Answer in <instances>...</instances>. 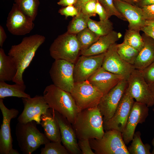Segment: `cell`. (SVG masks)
Returning <instances> with one entry per match:
<instances>
[{"mask_svg": "<svg viewBox=\"0 0 154 154\" xmlns=\"http://www.w3.org/2000/svg\"><path fill=\"white\" fill-rule=\"evenodd\" d=\"M140 31L130 29L126 30L123 42L140 51L143 47L144 42Z\"/></svg>", "mask_w": 154, "mask_h": 154, "instance_id": "1f68e13d", "label": "cell"}, {"mask_svg": "<svg viewBox=\"0 0 154 154\" xmlns=\"http://www.w3.org/2000/svg\"><path fill=\"white\" fill-rule=\"evenodd\" d=\"M78 143L82 154H95L92 150L89 139H79Z\"/></svg>", "mask_w": 154, "mask_h": 154, "instance_id": "8d00e7d4", "label": "cell"}, {"mask_svg": "<svg viewBox=\"0 0 154 154\" xmlns=\"http://www.w3.org/2000/svg\"><path fill=\"white\" fill-rule=\"evenodd\" d=\"M116 43L112 45L105 52L102 66L106 70L123 76L127 81L135 69L133 65L122 59L116 50Z\"/></svg>", "mask_w": 154, "mask_h": 154, "instance_id": "4fadbf2b", "label": "cell"}, {"mask_svg": "<svg viewBox=\"0 0 154 154\" xmlns=\"http://www.w3.org/2000/svg\"><path fill=\"white\" fill-rule=\"evenodd\" d=\"M146 25H149L154 27V20H147L145 21Z\"/></svg>", "mask_w": 154, "mask_h": 154, "instance_id": "7dc6e473", "label": "cell"}, {"mask_svg": "<svg viewBox=\"0 0 154 154\" xmlns=\"http://www.w3.org/2000/svg\"><path fill=\"white\" fill-rule=\"evenodd\" d=\"M90 17L80 12L73 17L67 28V32L76 35L88 27V23Z\"/></svg>", "mask_w": 154, "mask_h": 154, "instance_id": "f546056e", "label": "cell"}, {"mask_svg": "<svg viewBox=\"0 0 154 154\" xmlns=\"http://www.w3.org/2000/svg\"><path fill=\"white\" fill-rule=\"evenodd\" d=\"M34 121L26 123L18 122L15 129V133L18 145L23 154H31L41 145L50 141L44 134L37 128Z\"/></svg>", "mask_w": 154, "mask_h": 154, "instance_id": "277c9868", "label": "cell"}, {"mask_svg": "<svg viewBox=\"0 0 154 154\" xmlns=\"http://www.w3.org/2000/svg\"><path fill=\"white\" fill-rule=\"evenodd\" d=\"M140 70L143 78L148 85L154 83V62Z\"/></svg>", "mask_w": 154, "mask_h": 154, "instance_id": "e575fe53", "label": "cell"}, {"mask_svg": "<svg viewBox=\"0 0 154 154\" xmlns=\"http://www.w3.org/2000/svg\"><path fill=\"white\" fill-rule=\"evenodd\" d=\"M40 150V154H69V152L60 142L50 141Z\"/></svg>", "mask_w": 154, "mask_h": 154, "instance_id": "d6a6232c", "label": "cell"}, {"mask_svg": "<svg viewBox=\"0 0 154 154\" xmlns=\"http://www.w3.org/2000/svg\"><path fill=\"white\" fill-rule=\"evenodd\" d=\"M135 4L142 8L154 5V0H136Z\"/></svg>", "mask_w": 154, "mask_h": 154, "instance_id": "b9f144b4", "label": "cell"}, {"mask_svg": "<svg viewBox=\"0 0 154 154\" xmlns=\"http://www.w3.org/2000/svg\"><path fill=\"white\" fill-rule=\"evenodd\" d=\"M95 154H129L122 133L116 130L105 131L100 139L89 140Z\"/></svg>", "mask_w": 154, "mask_h": 154, "instance_id": "8992f818", "label": "cell"}, {"mask_svg": "<svg viewBox=\"0 0 154 154\" xmlns=\"http://www.w3.org/2000/svg\"><path fill=\"white\" fill-rule=\"evenodd\" d=\"M152 144L153 146V149L152 151L151 154H154V137L153 138L152 141Z\"/></svg>", "mask_w": 154, "mask_h": 154, "instance_id": "681fc988", "label": "cell"}, {"mask_svg": "<svg viewBox=\"0 0 154 154\" xmlns=\"http://www.w3.org/2000/svg\"><path fill=\"white\" fill-rule=\"evenodd\" d=\"M142 9L145 20H154V5L144 7Z\"/></svg>", "mask_w": 154, "mask_h": 154, "instance_id": "f35d334b", "label": "cell"}, {"mask_svg": "<svg viewBox=\"0 0 154 154\" xmlns=\"http://www.w3.org/2000/svg\"><path fill=\"white\" fill-rule=\"evenodd\" d=\"M74 64L63 60H55L49 74L53 84L70 93L74 84Z\"/></svg>", "mask_w": 154, "mask_h": 154, "instance_id": "ba28073f", "label": "cell"}, {"mask_svg": "<svg viewBox=\"0 0 154 154\" xmlns=\"http://www.w3.org/2000/svg\"><path fill=\"white\" fill-rule=\"evenodd\" d=\"M43 96L50 108L58 112L72 124L74 123L78 112L70 93L53 84L46 86Z\"/></svg>", "mask_w": 154, "mask_h": 154, "instance_id": "3957f363", "label": "cell"}, {"mask_svg": "<svg viewBox=\"0 0 154 154\" xmlns=\"http://www.w3.org/2000/svg\"><path fill=\"white\" fill-rule=\"evenodd\" d=\"M134 102V99L125 90L113 116L107 121L103 122L104 130H116L122 133Z\"/></svg>", "mask_w": 154, "mask_h": 154, "instance_id": "5bb4252c", "label": "cell"}, {"mask_svg": "<svg viewBox=\"0 0 154 154\" xmlns=\"http://www.w3.org/2000/svg\"><path fill=\"white\" fill-rule=\"evenodd\" d=\"M123 79V76L110 72L101 66L87 80L104 95Z\"/></svg>", "mask_w": 154, "mask_h": 154, "instance_id": "ffe728a7", "label": "cell"}, {"mask_svg": "<svg viewBox=\"0 0 154 154\" xmlns=\"http://www.w3.org/2000/svg\"><path fill=\"white\" fill-rule=\"evenodd\" d=\"M45 40L44 36L35 34L23 38L20 43L11 46L8 54L12 58L17 68L13 82L19 84H24L23 73L29 66L37 51Z\"/></svg>", "mask_w": 154, "mask_h": 154, "instance_id": "6da1fadb", "label": "cell"}, {"mask_svg": "<svg viewBox=\"0 0 154 154\" xmlns=\"http://www.w3.org/2000/svg\"><path fill=\"white\" fill-rule=\"evenodd\" d=\"M51 112L57 121L60 132L61 141L70 154H82L72 124L66 118L57 111L51 109Z\"/></svg>", "mask_w": 154, "mask_h": 154, "instance_id": "ac0fdd59", "label": "cell"}, {"mask_svg": "<svg viewBox=\"0 0 154 154\" xmlns=\"http://www.w3.org/2000/svg\"><path fill=\"white\" fill-rule=\"evenodd\" d=\"M91 0H77L76 3L74 5L78 10V13L81 12V9L83 5L86 3Z\"/></svg>", "mask_w": 154, "mask_h": 154, "instance_id": "f6af8a7d", "label": "cell"}, {"mask_svg": "<svg viewBox=\"0 0 154 154\" xmlns=\"http://www.w3.org/2000/svg\"><path fill=\"white\" fill-rule=\"evenodd\" d=\"M96 12L98 15L100 20L104 21L109 19L105 9L97 0L96 5Z\"/></svg>", "mask_w": 154, "mask_h": 154, "instance_id": "ab89813d", "label": "cell"}, {"mask_svg": "<svg viewBox=\"0 0 154 154\" xmlns=\"http://www.w3.org/2000/svg\"><path fill=\"white\" fill-rule=\"evenodd\" d=\"M21 11L33 21L37 15L39 0H14Z\"/></svg>", "mask_w": 154, "mask_h": 154, "instance_id": "484cf974", "label": "cell"}, {"mask_svg": "<svg viewBox=\"0 0 154 154\" xmlns=\"http://www.w3.org/2000/svg\"><path fill=\"white\" fill-rule=\"evenodd\" d=\"M70 93L75 103L78 112L97 106L103 95L87 80L75 82Z\"/></svg>", "mask_w": 154, "mask_h": 154, "instance_id": "52a82bcc", "label": "cell"}, {"mask_svg": "<svg viewBox=\"0 0 154 154\" xmlns=\"http://www.w3.org/2000/svg\"><path fill=\"white\" fill-rule=\"evenodd\" d=\"M127 81H121L102 97L97 107L103 117V122L111 118L127 86Z\"/></svg>", "mask_w": 154, "mask_h": 154, "instance_id": "8fae6325", "label": "cell"}, {"mask_svg": "<svg viewBox=\"0 0 154 154\" xmlns=\"http://www.w3.org/2000/svg\"><path fill=\"white\" fill-rule=\"evenodd\" d=\"M141 31L143 32L146 35L151 38L154 40V27L146 25L142 27Z\"/></svg>", "mask_w": 154, "mask_h": 154, "instance_id": "60d3db41", "label": "cell"}, {"mask_svg": "<svg viewBox=\"0 0 154 154\" xmlns=\"http://www.w3.org/2000/svg\"><path fill=\"white\" fill-rule=\"evenodd\" d=\"M26 86L24 84L15 83L9 84L5 81H0V98L8 97L19 98H29L30 95L25 92Z\"/></svg>", "mask_w": 154, "mask_h": 154, "instance_id": "d4e9b609", "label": "cell"}, {"mask_svg": "<svg viewBox=\"0 0 154 154\" xmlns=\"http://www.w3.org/2000/svg\"><path fill=\"white\" fill-rule=\"evenodd\" d=\"M148 85L153 98L154 105V83Z\"/></svg>", "mask_w": 154, "mask_h": 154, "instance_id": "bcb514c9", "label": "cell"}, {"mask_svg": "<svg viewBox=\"0 0 154 154\" xmlns=\"http://www.w3.org/2000/svg\"><path fill=\"white\" fill-rule=\"evenodd\" d=\"M116 50L122 59L133 65L139 52L123 42L120 44H117Z\"/></svg>", "mask_w": 154, "mask_h": 154, "instance_id": "4dcf8cb0", "label": "cell"}, {"mask_svg": "<svg viewBox=\"0 0 154 154\" xmlns=\"http://www.w3.org/2000/svg\"><path fill=\"white\" fill-rule=\"evenodd\" d=\"M24 108L17 118L18 122L26 123L34 121L40 124L42 115L48 112L50 107L43 96L36 95L33 98H22Z\"/></svg>", "mask_w": 154, "mask_h": 154, "instance_id": "7c38bea8", "label": "cell"}, {"mask_svg": "<svg viewBox=\"0 0 154 154\" xmlns=\"http://www.w3.org/2000/svg\"><path fill=\"white\" fill-rule=\"evenodd\" d=\"M127 82L126 91L136 102L145 104L148 107L154 105L149 85L145 81L140 70L135 69Z\"/></svg>", "mask_w": 154, "mask_h": 154, "instance_id": "9c48e42d", "label": "cell"}, {"mask_svg": "<svg viewBox=\"0 0 154 154\" xmlns=\"http://www.w3.org/2000/svg\"><path fill=\"white\" fill-rule=\"evenodd\" d=\"M77 0H60L57 4L63 7L74 5L76 3Z\"/></svg>", "mask_w": 154, "mask_h": 154, "instance_id": "ee69618b", "label": "cell"}, {"mask_svg": "<svg viewBox=\"0 0 154 154\" xmlns=\"http://www.w3.org/2000/svg\"><path fill=\"white\" fill-rule=\"evenodd\" d=\"M40 124L43 127L44 134L50 141L61 142L60 127L58 123L53 115L51 110L42 115Z\"/></svg>", "mask_w": 154, "mask_h": 154, "instance_id": "603a6c76", "label": "cell"}, {"mask_svg": "<svg viewBox=\"0 0 154 154\" xmlns=\"http://www.w3.org/2000/svg\"><path fill=\"white\" fill-rule=\"evenodd\" d=\"M7 36L5 30L2 26L0 25V46L2 48Z\"/></svg>", "mask_w": 154, "mask_h": 154, "instance_id": "7bdbcfd3", "label": "cell"}, {"mask_svg": "<svg viewBox=\"0 0 154 154\" xmlns=\"http://www.w3.org/2000/svg\"><path fill=\"white\" fill-rule=\"evenodd\" d=\"M122 36L121 33L113 30L108 34L100 36L98 39L87 49L81 51L80 54L92 56L105 53L110 47L118 40Z\"/></svg>", "mask_w": 154, "mask_h": 154, "instance_id": "44dd1931", "label": "cell"}, {"mask_svg": "<svg viewBox=\"0 0 154 154\" xmlns=\"http://www.w3.org/2000/svg\"><path fill=\"white\" fill-rule=\"evenodd\" d=\"M100 37L88 27L76 35V37L80 51L88 48L96 41Z\"/></svg>", "mask_w": 154, "mask_h": 154, "instance_id": "83f0119b", "label": "cell"}, {"mask_svg": "<svg viewBox=\"0 0 154 154\" xmlns=\"http://www.w3.org/2000/svg\"><path fill=\"white\" fill-rule=\"evenodd\" d=\"M144 44L136 58L133 66L135 69L142 70L154 62V40L144 33Z\"/></svg>", "mask_w": 154, "mask_h": 154, "instance_id": "7402d4cb", "label": "cell"}, {"mask_svg": "<svg viewBox=\"0 0 154 154\" xmlns=\"http://www.w3.org/2000/svg\"><path fill=\"white\" fill-rule=\"evenodd\" d=\"M6 25L10 33L17 36L29 33L34 27L33 21L21 11L15 3L9 13Z\"/></svg>", "mask_w": 154, "mask_h": 154, "instance_id": "2e32d148", "label": "cell"}, {"mask_svg": "<svg viewBox=\"0 0 154 154\" xmlns=\"http://www.w3.org/2000/svg\"><path fill=\"white\" fill-rule=\"evenodd\" d=\"M122 1L126 2L135 5L136 0H121Z\"/></svg>", "mask_w": 154, "mask_h": 154, "instance_id": "c3c4849f", "label": "cell"}, {"mask_svg": "<svg viewBox=\"0 0 154 154\" xmlns=\"http://www.w3.org/2000/svg\"><path fill=\"white\" fill-rule=\"evenodd\" d=\"M105 53L92 55H81L74 64V78L75 82L84 81L102 66Z\"/></svg>", "mask_w": 154, "mask_h": 154, "instance_id": "9a60e30c", "label": "cell"}, {"mask_svg": "<svg viewBox=\"0 0 154 154\" xmlns=\"http://www.w3.org/2000/svg\"><path fill=\"white\" fill-rule=\"evenodd\" d=\"M117 10L129 23L128 29L140 31L146 26L142 9L121 0H113Z\"/></svg>", "mask_w": 154, "mask_h": 154, "instance_id": "d6986e66", "label": "cell"}, {"mask_svg": "<svg viewBox=\"0 0 154 154\" xmlns=\"http://www.w3.org/2000/svg\"><path fill=\"white\" fill-rule=\"evenodd\" d=\"M141 133L138 131L135 133L132 143L127 148L129 154H151V147L148 143L144 144L141 137Z\"/></svg>", "mask_w": 154, "mask_h": 154, "instance_id": "f1b7e54d", "label": "cell"}, {"mask_svg": "<svg viewBox=\"0 0 154 154\" xmlns=\"http://www.w3.org/2000/svg\"><path fill=\"white\" fill-rule=\"evenodd\" d=\"M49 50L50 56L54 60H63L74 64L80 52L76 35L67 32L58 36Z\"/></svg>", "mask_w": 154, "mask_h": 154, "instance_id": "5b68a950", "label": "cell"}, {"mask_svg": "<svg viewBox=\"0 0 154 154\" xmlns=\"http://www.w3.org/2000/svg\"><path fill=\"white\" fill-rule=\"evenodd\" d=\"M149 112V107L146 105L134 101L125 126L122 132V138L126 145L132 141L137 125L145 122Z\"/></svg>", "mask_w": 154, "mask_h": 154, "instance_id": "e0dca14e", "label": "cell"}, {"mask_svg": "<svg viewBox=\"0 0 154 154\" xmlns=\"http://www.w3.org/2000/svg\"><path fill=\"white\" fill-rule=\"evenodd\" d=\"M0 109L3 115L0 129V154H19L17 150L13 148L10 128L11 120L17 117L19 111L15 108H7L2 98H0Z\"/></svg>", "mask_w": 154, "mask_h": 154, "instance_id": "30bf717a", "label": "cell"}, {"mask_svg": "<svg viewBox=\"0 0 154 154\" xmlns=\"http://www.w3.org/2000/svg\"><path fill=\"white\" fill-rule=\"evenodd\" d=\"M58 12L66 18L69 16L73 17L78 14V10L74 5H70L61 8Z\"/></svg>", "mask_w": 154, "mask_h": 154, "instance_id": "74e56055", "label": "cell"}, {"mask_svg": "<svg viewBox=\"0 0 154 154\" xmlns=\"http://www.w3.org/2000/svg\"><path fill=\"white\" fill-rule=\"evenodd\" d=\"M88 27L100 37L106 35L113 30L112 23L109 19L97 21L90 18Z\"/></svg>", "mask_w": 154, "mask_h": 154, "instance_id": "4316f807", "label": "cell"}, {"mask_svg": "<svg viewBox=\"0 0 154 154\" xmlns=\"http://www.w3.org/2000/svg\"><path fill=\"white\" fill-rule=\"evenodd\" d=\"M96 2L97 0H91L82 6L81 12L90 17L96 16Z\"/></svg>", "mask_w": 154, "mask_h": 154, "instance_id": "d590c367", "label": "cell"}, {"mask_svg": "<svg viewBox=\"0 0 154 154\" xmlns=\"http://www.w3.org/2000/svg\"><path fill=\"white\" fill-rule=\"evenodd\" d=\"M77 139H100L105 133L103 117L97 106L77 113L72 124Z\"/></svg>", "mask_w": 154, "mask_h": 154, "instance_id": "7a4b0ae2", "label": "cell"}, {"mask_svg": "<svg viewBox=\"0 0 154 154\" xmlns=\"http://www.w3.org/2000/svg\"><path fill=\"white\" fill-rule=\"evenodd\" d=\"M153 111L154 112V108L153 109Z\"/></svg>", "mask_w": 154, "mask_h": 154, "instance_id": "f907efd6", "label": "cell"}, {"mask_svg": "<svg viewBox=\"0 0 154 154\" xmlns=\"http://www.w3.org/2000/svg\"><path fill=\"white\" fill-rule=\"evenodd\" d=\"M103 6L107 13L109 19L112 16H115L124 21H127L124 17L117 10L113 0H97Z\"/></svg>", "mask_w": 154, "mask_h": 154, "instance_id": "836d02e7", "label": "cell"}, {"mask_svg": "<svg viewBox=\"0 0 154 154\" xmlns=\"http://www.w3.org/2000/svg\"><path fill=\"white\" fill-rule=\"evenodd\" d=\"M17 71V66L12 58L6 55L4 49L1 48L0 81H12Z\"/></svg>", "mask_w": 154, "mask_h": 154, "instance_id": "cb8c5ba5", "label": "cell"}, {"mask_svg": "<svg viewBox=\"0 0 154 154\" xmlns=\"http://www.w3.org/2000/svg\"></svg>", "mask_w": 154, "mask_h": 154, "instance_id": "816d5d0a", "label": "cell"}]
</instances>
